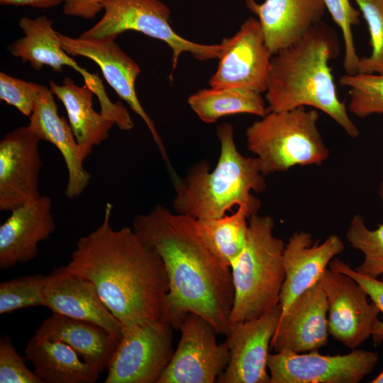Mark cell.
<instances>
[{
  "label": "cell",
  "mask_w": 383,
  "mask_h": 383,
  "mask_svg": "<svg viewBox=\"0 0 383 383\" xmlns=\"http://www.w3.org/2000/svg\"><path fill=\"white\" fill-rule=\"evenodd\" d=\"M105 0H65L62 12L65 16L91 19L103 10Z\"/></svg>",
  "instance_id": "36"
},
{
  "label": "cell",
  "mask_w": 383,
  "mask_h": 383,
  "mask_svg": "<svg viewBox=\"0 0 383 383\" xmlns=\"http://www.w3.org/2000/svg\"><path fill=\"white\" fill-rule=\"evenodd\" d=\"M319 113L304 106L268 112L245 131L248 149L260 162L262 174L284 172L294 166L320 165L329 156L318 131Z\"/></svg>",
  "instance_id": "6"
},
{
  "label": "cell",
  "mask_w": 383,
  "mask_h": 383,
  "mask_svg": "<svg viewBox=\"0 0 383 383\" xmlns=\"http://www.w3.org/2000/svg\"><path fill=\"white\" fill-rule=\"evenodd\" d=\"M253 214L245 206L237 207L232 214L209 219H196L199 233L216 258L229 267L244 248L248 218Z\"/></svg>",
  "instance_id": "27"
},
{
  "label": "cell",
  "mask_w": 383,
  "mask_h": 383,
  "mask_svg": "<svg viewBox=\"0 0 383 383\" xmlns=\"http://www.w3.org/2000/svg\"><path fill=\"white\" fill-rule=\"evenodd\" d=\"M370 382L371 383H383V370Z\"/></svg>",
  "instance_id": "39"
},
{
  "label": "cell",
  "mask_w": 383,
  "mask_h": 383,
  "mask_svg": "<svg viewBox=\"0 0 383 383\" xmlns=\"http://www.w3.org/2000/svg\"><path fill=\"white\" fill-rule=\"evenodd\" d=\"M211 87H238L266 91L273 56L265 45L258 19L250 17L232 37L223 38Z\"/></svg>",
  "instance_id": "11"
},
{
  "label": "cell",
  "mask_w": 383,
  "mask_h": 383,
  "mask_svg": "<svg viewBox=\"0 0 383 383\" xmlns=\"http://www.w3.org/2000/svg\"><path fill=\"white\" fill-rule=\"evenodd\" d=\"M339 84L350 88L348 111L360 118L383 113V74H345Z\"/></svg>",
  "instance_id": "29"
},
{
  "label": "cell",
  "mask_w": 383,
  "mask_h": 383,
  "mask_svg": "<svg viewBox=\"0 0 383 383\" xmlns=\"http://www.w3.org/2000/svg\"><path fill=\"white\" fill-rule=\"evenodd\" d=\"M338 51L335 32L319 23L299 41L274 55L265 91L267 111L311 106L330 116L350 137L357 138L360 131L338 96L328 65Z\"/></svg>",
  "instance_id": "3"
},
{
  "label": "cell",
  "mask_w": 383,
  "mask_h": 383,
  "mask_svg": "<svg viewBox=\"0 0 383 383\" xmlns=\"http://www.w3.org/2000/svg\"><path fill=\"white\" fill-rule=\"evenodd\" d=\"M112 209L107 203L101 223L77 240L64 267L95 287L121 328L163 321L169 292L164 263L133 229L112 228Z\"/></svg>",
  "instance_id": "2"
},
{
  "label": "cell",
  "mask_w": 383,
  "mask_h": 383,
  "mask_svg": "<svg viewBox=\"0 0 383 383\" xmlns=\"http://www.w3.org/2000/svg\"><path fill=\"white\" fill-rule=\"evenodd\" d=\"M23 36L12 43L9 50L12 55L28 62L36 71L48 66L55 72H62L64 66L73 68L82 74L85 85L96 96L106 91L101 79L80 67L61 47L58 33L52 28V21L45 16L34 18L22 17L18 21Z\"/></svg>",
  "instance_id": "21"
},
{
  "label": "cell",
  "mask_w": 383,
  "mask_h": 383,
  "mask_svg": "<svg viewBox=\"0 0 383 383\" xmlns=\"http://www.w3.org/2000/svg\"><path fill=\"white\" fill-rule=\"evenodd\" d=\"M58 35L61 47L67 54L87 57L98 65L108 84L145 122L169 171H172L163 142L136 94L135 80L141 72L139 65L120 48L115 40L72 38L60 33Z\"/></svg>",
  "instance_id": "14"
},
{
  "label": "cell",
  "mask_w": 383,
  "mask_h": 383,
  "mask_svg": "<svg viewBox=\"0 0 383 383\" xmlns=\"http://www.w3.org/2000/svg\"><path fill=\"white\" fill-rule=\"evenodd\" d=\"M326 293L318 282L298 296L282 313L271 340L275 353H306L326 345L329 335Z\"/></svg>",
  "instance_id": "16"
},
{
  "label": "cell",
  "mask_w": 383,
  "mask_h": 383,
  "mask_svg": "<svg viewBox=\"0 0 383 383\" xmlns=\"http://www.w3.org/2000/svg\"><path fill=\"white\" fill-rule=\"evenodd\" d=\"M25 357L43 383H94L101 374L66 344L36 333L26 345Z\"/></svg>",
  "instance_id": "25"
},
{
  "label": "cell",
  "mask_w": 383,
  "mask_h": 383,
  "mask_svg": "<svg viewBox=\"0 0 383 383\" xmlns=\"http://www.w3.org/2000/svg\"><path fill=\"white\" fill-rule=\"evenodd\" d=\"M0 383H43L26 365L9 337L0 340Z\"/></svg>",
  "instance_id": "34"
},
{
  "label": "cell",
  "mask_w": 383,
  "mask_h": 383,
  "mask_svg": "<svg viewBox=\"0 0 383 383\" xmlns=\"http://www.w3.org/2000/svg\"><path fill=\"white\" fill-rule=\"evenodd\" d=\"M45 307L57 313L96 324L119 339L121 326L87 279L60 266L48 275Z\"/></svg>",
  "instance_id": "19"
},
{
  "label": "cell",
  "mask_w": 383,
  "mask_h": 383,
  "mask_svg": "<svg viewBox=\"0 0 383 383\" xmlns=\"http://www.w3.org/2000/svg\"><path fill=\"white\" fill-rule=\"evenodd\" d=\"M326 295L329 335L351 350L371 337L379 308L353 278L328 268L319 280Z\"/></svg>",
  "instance_id": "12"
},
{
  "label": "cell",
  "mask_w": 383,
  "mask_h": 383,
  "mask_svg": "<svg viewBox=\"0 0 383 383\" xmlns=\"http://www.w3.org/2000/svg\"><path fill=\"white\" fill-rule=\"evenodd\" d=\"M65 0H0L2 6H27L35 9H50L64 3Z\"/></svg>",
  "instance_id": "37"
},
{
  "label": "cell",
  "mask_w": 383,
  "mask_h": 383,
  "mask_svg": "<svg viewBox=\"0 0 383 383\" xmlns=\"http://www.w3.org/2000/svg\"><path fill=\"white\" fill-rule=\"evenodd\" d=\"M270 216L248 218L245 245L231 265L234 300L231 326L257 318L279 304L285 279L284 241L274 236Z\"/></svg>",
  "instance_id": "5"
},
{
  "label": "cell",
  "mask_w": 383,
  "mask_h": 383,
  "mask_svg": "<svg viewBox=\"0 0 383 383\" xmlns=\"http://www.w3.org/2000/svg\"><path fill=\"white\" fill-rule=\"evenodd\" d=\"M328 268L347 274L355 280L365 290L370 299L383 313V279L379 280L360 274L338 258H333L331 261ZM371 337L376 344L380 345L383 342V319L377 321Z\"/></svg>",
  "instance_id": "35"
},
{
  "label": "cell",
  "mask_w": 383,
  "mask_h": 383,
  "mask_svg": "<svg viewBox=\"0 0 383 383\" xmlns=\"http://www.w3.org/2000/svg\"><path fill=\"white\" fill-rule=\"evenodd\" d=\"M53 94L46 87L38 99L29 127L40 140L50 143L62 154L68 172L65 194L77 198L87 187L91 175L84 167V159L70 124L58 114Z\"/></svg>",
  "instance_id": "22"
},
{
  "label": "cell",
  "mask_w": 383,
  "mask_h": 383,
  "mask_svg": "<svg viewBox=\"0 0 383 383\" xmlns=\"http://www.w3.org/2000/svg\"><path fill=\"white\" fill-rule=\"evenodd\" d=\"M378 194H379V197L383 204V165H382V180L380 182V184H379V189H378Z\"/></svg>",
  "instance_id": "38"
},
{
  "label": "cell",
  "mask_w": 383,
  "mask_h": 383,
  "mask_svg": "<svg viewBox=\"0 0 383 383\" xmlns=\"http://www.w3.org/2000/svg\"><path fill=\"white\" fill-rule=\"evenodd\" d=\"M258 17L265 45L274 55L299 41L324 15V0H245Z\"/></svg>",
  "instance_id": "20"
},
{
  "label": "cell",
  "mask_w": 383,
  "mask_h": 383,
  "mask_svg": "<svg viewBox=\"0 0 383 383\" xmlns=\"http://www.w3.org/2000/svg\"><path fill=\"white\" fill-rule=\"evenodd\" d=\"M216 133L221 149L214 169L202 160L189 169L184 179L172 178L174 211L209 219L225 216L234 206H245L257 213L260 201L252 192H262L267 187L258 159L238 151L231 124H221Z\"/></svg>",
  "instance_id": "4"
},
{
  "label": "cell",
  "mask_w": 383,
  "mask_h": 383,
  "mask_svg": "<svg viewBox=\"0 0 383 383\" xmlns=\"http://www.w3.org/2000/svg\"><path fill=\"white\" fill-rule=\"evenodd\" d=\"M133 227L158 253L166 270L169 292L163 321L178 329L183 317L192 312L226 335L234 300L231 270L206 245L196 219L157 204L136 216Z\"/></svg>",
  "instance_id": "1"
},
{
  "label": "cell",
  "mask_w": 383,
  "mask_h": 383,
  "mask_svg": "<svg viewBox=\"0 0 383 383\" xmlns=\"http://www.w3.org/2000/svg\"><path fill=\"white\" fill-rule=\"evenodd\" d=\"M345 237L350 245L364 255L362 262L355 270L373 279L383 275V223L371 230L363 217L356 214L350 222Z\"/></svg>",
  "instance_id": "28"
},
{
  "label": "cell",
  "mask_w": 383,
  "mask_h": 383,
  "mask_svg": "<svg viewBox=\"0 0 383 383\" xmlns=\"http://www.w3.org/2000/svg\"><path fill=\"white\" fill-rule=\"evenodd\" d=\"M177 349L157 383H213L225 370L230 353L218 344L213 326L201 316L187 313L180 321Z\"/></svg>",
  "instance_id": "9"
},
{
  "label": "cell",
  "mask_w": 383,
  "mask_h": 383,
  "mask_svg": "<svg viewBox=\"0 0 383 383\" xmlns=\"http://www.w3.org/2000/svg\"><path fill=\"white\" fill-rule=\"evenodd\" d=\"M48 275L21 276L0 284V314L35 306H45Z\"/></svg>",
  "instance_id": "30"
},
{
  "label": "cell",
  "mask_w": 383,
  "mask_h": 383,
  "mask_svg": "<svg viewBox=\"0 0 383 383\" xmlns=\"http://www.w3.org/2000/svg\"><path fill=\"white\" fill-rule=\"evenodd\" d=\"M324 4L342 31L345 45L343 67L346 74H356L360 57L355 50L352 27L360 23V11L351 6L350 0H324Z\"/></svg>",
  "instance_id": "32"
},
{
  "label": "cell",
  "mask_w": 383,
  "mask_h": 383,
  "mask_svg": "<svg viewBox=\"0 0 383 383\" xmlns=\"http://www.w3.org/2000/svg\"><path fill=\"white\" fill-rule=\"evenodd\" d=\"M46 87L0 72V99L30 117L35 103Z\"/></svg>",
  "instance_id": "33"
},
{
  "label": "cell",
  "mask_w": 383,
  "mask_h": 383,
  "mask_svg": "<svg viewBox=\"0 0 383 383\" xmlns=\"http://www.w3.org/2000/svg\"><path fill=\"white\" fill-rule=\"evenodd\" d=\"M280 304L262 316L231 326L225 341L230 360L218 383H270L267 357L282 316Z\"/></svg>",
  "instance_id": "13"
},
{
  "label": "cell",
  "mask_w": 383,
  "mask_h": 383,
  "mask_svg": "<svg viewBox=\"0 0 383 383\" xmlns=\"http://www.w3.org/2000/svg\"><path fill=\"white\" fill-rule=\"evenodd\" d=\"M104 15L91 28L83 32L82 38L116 40L128 30L142 33L165 42L172 50V73L184 52L199 60L218 59L221 44L196 43L179 35L170 23V10L160 0H105Z\"/></svg>",
  "instance_id": "7"
},
{
  "label": "cell",
  "mask_w": 383,
  "mask_h": 383,
  "mask_svg": "<svg viewBox=\"0 0 383 383\" xmlns=\"http://www.w3.org/2000/svg\"><path fill=\"white\" fill-rule=\"evenodd\" d=\"M187 101L198 117L206 123L229 115L250 113L262 118L268 113L261 93L245 88L201 89L190 95Z\"/></svg>",
  "instance_id": "26"
},
{
  "label": "cell",
  "mask_w": 383,
  "mask_h": 383,
  "mask_svg": "<svg viewBox=\"0 0 383 383\" xmlns=\"http://www.w3.org/2000/svg\"><path fill=\"white\" fill-rule=\"evenodd\" d=\"M50 89L63 104L81 155L85 160L94 147L109 136L114 122L93 108L94 93L87 85L79 87L65 77L62 85L50 82Z\"/></svg>",
  "instance_id": "24"
},
{
  "label": "cell",
  "mask_w": 383,
  "mask_h": 383,
  "mask_svg": "<svg viewBox=\"0 0 383 383\" xmlns=\"http://www.w3.org/2000/svg\"><path fill=\"white\" fill-rule=\"evenodd\" d=\"M40 141L28 125L13 130L1 140V211H11L41 196Z\"/></svg>",
  "instance_id": "15"
},
{
  "label": "cell",
  "mask_w": 383,
  "mask_h": 383,
  "mask_svg": "<svg viewBox=\"0 0 383 383\" xmlns=\"http://www.w3.org/2000/svg\"><path fill=\"white\" fill-rule=\"evenodd\" d=\"M55 228L50 196H40L11 211L0 226V268L7 270L35 259L39 243L48 239Z\"/></svg>",
  "instance_id": "17"
},
{
  "label": "cell",
  "mask_w": 383,
  "mask_h": 383,
  "mask_svg": "<svg viewBox=\"0 0 383 383\" xmlns=\"http://www.w3.org/2000/svg\"><path fill=\"white\" fill-rule=\"evenodd\" d=\"M344 248L343 240L335 234L321 243H313L309 233H293L283 252L285 279L280 294L282 313L298 296L319 282L331 261Z\"/></svg>",
  "instance_id": "18"
},
{
  "label": "cell",
  "mask_w": 383,
  "mask_h": 383,
  "mask_svg": "<svg viewBox=\"0 0 383 383\" xmlns=\"http://www.w3.org/2000/svg\"><path fill=\"white\" fill-rule=\"evenodd\" d=\"M377 353L354 349L346 355H324L281 351L269 354L270 383H358L378 362Z\"/></svg>",
  "instance_id": "10"
},
{
  "label": "cell",
  "mask_w": 383,
  "mask_h": 383,
  "mask_svg": "<svg viewBox=\"0 0 383 383\" xmlns=\"http://www.w3.org/2000/svg\"><path fill=\"white\" fill-rule=\"evenodd\" d=\"M368 26L372 53L360 59L357 73L383 74V0H355Z\"/></svg>",
  "instance_id": "31"
},
{
  "label": "cell",
  "mask_w": 383,
  "mask_h": 383,
  "mask_svg": "<svg viewBox=\"0 0 383 383\" xmlns=\"http://www.w3.org/2000/svg\"><path fill=\"white\" fill-rule=\"evenodd\" d=\"M35 333L66 344L100 373L107 369L121 340L96 324L57 313L45 319Z\"/></svg>",
  "instance_id": "23"
},
{
  "label": "cell",
  "mask_w": 383,
  "mask_h": 383,
  "mask_svg": "<svg viewBox=\"0 0 383 383\" xmlns=\"http://www.w3.org/2000/svg\"><path fill=\"white\" fill-rule=\"evenodd\" d=\"M172 326L145 320L121 328L105 383H157L174 354Z\"/></svg>",
  "instance_id": "8"
}]
</instances>
